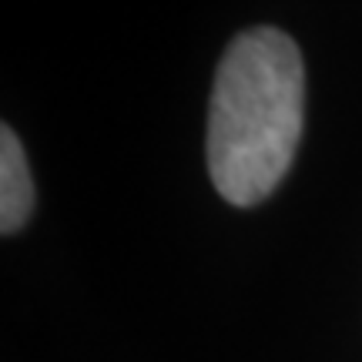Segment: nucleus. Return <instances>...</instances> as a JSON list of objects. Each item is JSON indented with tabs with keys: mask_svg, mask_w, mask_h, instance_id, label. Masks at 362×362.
Returning <instances> with one entry per match:
<instances>
[{
	"mask_svg": "<svg viewBox=\"0 0 362 362\" xmlns=\"http://www.w3.org/2000/svg\"><path fill=\"white\" fill-rule=\"evenodd\" d=\"M305 121V71L296 40L252 27L228 44L208 107V171L225 202H265L296 158Z\"/></svg>",
	"mask_w": 362,
	"mask_h": 362,
	"instance_id": "obj_1",
	"label": "nucleus"
},
{
	"mask_svg": "<svg viewBox=\"0 0 362 362\" xmlns=\"http://www.w3.org/2000/svg\"><path fill=\"white\" fill-rule=\"evenodd\" d=\"M34 211V181L27 168L21 138L11 124L0 128V232L13 235L24 228V221Z\"/></svg>",
	"mask_w": 362,
	"mask_h": 362,
	"instance_id": "obj_2",
	"label": "nucleus"
}]
</instances>
